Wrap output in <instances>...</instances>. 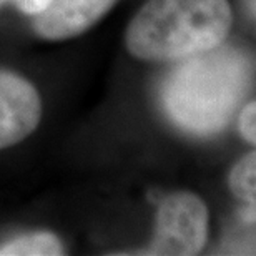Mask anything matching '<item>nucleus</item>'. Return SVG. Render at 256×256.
<instances>
[{
	"label": "nucleus",
	"mask_w": 256,
	"mask_h": 256,
	"mask_svg": "<svg viewBox=\"0 0 256 256\" xmlns=\"http://www.w3.org/2000/svg\"><path fill=\"white\" fill-rule=\"evenodd\" d=\"M248 84L250 64L244 55L216 47L183 58L163 84L162 98L176 125L210 135L228 124Z\"/></svg>",
	"instance_id": "nucleus-1"
},
{
	"label": "nucleus",
	"mask_w": 256,
	"mask_h": 256,
	"mask_svg": "<svg viewBox=\"0 0 256 256\" xmlns=\"http://www.w3.org/2000/svg\"><path fill=\"white\" fill-rule=\"evenodd\" d=\"M232 24L228 0H148L128 24L125 45L135 58L176 62L220 47Z\"/></svg>",
	"instance_id": "nucleus-2"
},
{
	"label": "nucleus",
	"mask_w": 256,
	"mask_h": 256,
	"mask_svg": "<svg viewBox=\"0 0 256 256\" xmlns=\"http://www.w3.org/2000/svg\"><path fill=\"white\" fill-rule=\"evenodd\" d=\"M208 223V208L198 194L188 192L168 194L158 208L155 236L146 254H198L206 244Z\"/></svg>",
	"instance_id": "nucleus-3"
},
{
	"label": "nucleus",
	"mask_w": 256,
	"mask_h": 256,
	"mask_svg": "<svg viewBox=\"0 0 256 256\" xmlns=\"http://www.w3.org/2000/svg\"><path fill=\"white\" fill-rule=\"evenodd\" d=\"M42 102L24 76L0 70V150L17 145L37 130Z\"/></svg>",
	"instance_id": "nucleus-4"
},
{
	"label": "nucleus",
	"mask_w": 256,
	"mask_h": 256,
	"mask_svg": "<svg viewBox=\"0 0 256 256\" xmlns=\"http://www.w3.org/2000/svg\"><path fill=\"white\" fill-rule=\"evenodd\" d=\"M116 0H52L35 15L34 28L42 38L65 40L86 32L104 18Z\"/></svg>",
	"instance_id": "nucleus-5"
},
{
	"label": "nucleus",
	"mask_w": 256,
	"mask_h": 256,
	"mask_svg": "<svg viewBox=\"0 0 256 256\" xmlns=\"http://www.w3.org/2000/svg\"><path fill=\"white\" fill-rule=\"evenodd\" d=\"M64 252L62 242L48 232L22 234L0 246V256H60Z\"/></svg>",
	"instance_id": "nucleus-6"
},
{
	"label": "nucleus",
	"mask_w": 256,
	"mask_h": 256,
	"mask_svg": "<svg viewBox=\"0 0 256 256\" xmlns=\"http://www.w3.org/2000/svg\"><path fill=\"white\" fill-rule=\"evenodd\" d=\"M230 188L234 196L254 204L256 196V155L248 153L233 166L230 173Z\"/></svg>",
	"instance_id": "nucleus-7"
},
{
	"label": "nucleus",
	"mask_w": 256,
	"mask_h": 256,
	"mask_svg": "<svg viewBox=\"0 0 256 256\" xmlns=\"http://www.w3.org/2000/svg\"><path fill=\"white\" fill-rule=\"evenodd\" d=\"M238 126H240V132H242L243 138L248 143L256 142V105H254V102H250V104L242 110L240 120H238Z\"/></svg>",
	"instance_id": "nucleus-8"
},
{
	"label": "nucleus",
	"mask_w": 256,
	"mask_h": 256,
	"mask_svg": "<svg viewBox=\"0 0 256 256\" xmlns=\"http://www.w3.org/2000/svg\"><path fill=\"white\" fill-rule=\"evenodd\" d=\"M20 12L27 14V15H38L42 14L45 8L48 7L52 0H12Z\"/></svg>",
	"instance_id": "nucleus-9"
},
{
	"label": "nucleus",
	"mask_w": 256,
	"mask_h": 256,
	"mask_svg": "<svg viewBox=\"0 0 256 256\" xmlns=\"http://www.w3.org/2000/svg\"><path fill=\"white\" fill-rule=\"evenodd\" d=\"M244 2H246V7L252 12V15H254V0H244Z\"/></svg>",
	"instance_id": "nucleus-10"
},
{
	"label": "nucleus",
	"mask_w": 256,
	"mask_h": 256,
	"mask_svg": "<svg viewBox=\"0 0 256 256\" xmlns=\"http://www.w3.org/2000/svg\"><path fill=\"white\" fill-rule=\"evenodd\" d=\"M4 2H7V0H0V5H2Z\"/></svg>",
	"instance_id": "nucleus-11"
}]
</instances>
